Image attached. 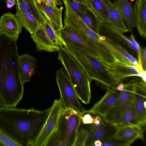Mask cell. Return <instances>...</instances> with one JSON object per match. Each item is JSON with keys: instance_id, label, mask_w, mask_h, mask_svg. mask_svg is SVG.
Segmentation results:
<instances>
[{"instance_id": "cell-1", "label": "cell", "mask_w": 146, "mask_h": 146, "mask_svg": "<svg viewBox=\"0 0 146 146\" xmlns=\"http://www.w3.org/2000/svg\"><path fill=\"white\" fill-rule=\"evenodd\" d=\"M51 110L0 107V127L20 146H33Z\"/></svg>"}, {"instance_id": "cell-2", "label": "cell", "mask_w": 146, "mask_h": 146, "mask_svg": "<svg viewBox=\"0 0 146 146\" xmlns=\"http://www.w3.org/2000/svg\"><path fill=\"white\" fill-rule=\"evenodd\" d=\"M17 40L0 33V98L3 107H16L23 97Z\"/></svg>"}, {"instance_id": "cell-3", "label": "cell", "mask_w": 146, "mask_h": 146, "mask_svg": "<svg viewBox=\"0 0 146 146\" xmlns=\"http://www.w3.org/2000/svg\"><path fill=\"white\" fill-rule=\"evenodd\" d=\"M63 47L80 64L91 81L106 89L115 88L120 83L112 75L109 66L86 49L69 44Z\"/></svg>"}, {"instance_id": "cell-4", "label": "cell", "mask_w": 146, "mask_h": 146, "mask_svg": "<svg viewBox=\"0 0 146 146\" xmlns=\"http://www.w3.org/2000/svg\"><path fill=\"white\" fill-rule=\"evenodd\" d=\"M58 52V58L62 64L78 98L84 104L90 103L91 98L90 80L86 71L63 46Z\"/></svg>"}, {"instance_id": "cell-5", "label": "cell", "mask_w": 146, "mask_h": 146, "mask_svg": "<svg viewBox=\"0 0 146 146\" xmlns=\"http://www.w3.org/2000/svg\"><path fill=\"white\" fill-rule=\"evenodd\" d=\"M80 115L69 108H63L56 128L63 146H73L76 137L82 124Z\"/></svg>"}, {"instance_id": "cell-6", "label": "cell", "mask_w": 146, "mask_h": 146, "mask_svg": "<svg viewBox=\"0 0 146 146\" xmlns=\"http://www.w3.org/2000/svg\"><path fill=\"white\" fill-rule=\"evenodd\" d=\"M71 28L88 42L98 52L101 60L108 66L116 62L110 50L100 39V35L91 29L81 18L76 20Z\"/></svg>"}, {"instance_id": "cell-7", "label": "cell", "mask_w": 146, "mask_h": 146, "mask_svg": "<svg viewBox=\"0 0 146 146\" xmlns=\"http://www.w3.org/2000/svg\"><path fill=\"white\" fill-rule=\"evenodd\" d=\"M56 80L59 89V99L63 108L73 109L80 115L85 113V110L79 102L75 91L63 68L56 71Z\"/></svg>"}, {"instance_id": "cell-8", "label": "cell", "mask_w": 146, "mask_h": 146, "mask_svg": "<svg viewBox=\"0 0 146 146\" xmlns=\"http://www.w3.org/2000/svg\"><path fill=\"white\" fill-rule=\"evenodd\" d=\"M136 81L133 79L124 84L114 105L103 117L107 123L113 125L127 107L132 99L137 89Z\"/></svg>"}, {"instance_id": "cell-9", "label": "cell", "mask_w": 146, "mask_h": 146, "mask_svg": "<svg viewBox=\"0 0 146 146\" xmlns=\"http://www.w3.org/2000/svg\"><path fill=\"white\" fill-rule=\"evenodd\" d=\"M44 124L33 146H44L49 136L56 129L63 107L59 100L55 99Z\"/></svg>"}, {"instance_id": "cell-10", "label": "cell", "mask_w": 146, "mask_h": 146, "mask_svg": "<svg viewBox=\"0 0 146 146\" xmlns=\"http://www.w3.org/2000/svg\"><path fill=\"white\" fill-rule=\"evenodd\" d=\"M116 129L115 127L107 123L104 119L99 125L92 124L88 130L85 146H94V141L97 140H100L102 142L112 140Z\"/></svg>"}, {"instance_id": "cell-11", "label": "cell", "mask_w": 146, "mask_h": 146, "mask_svg": "<svg viewBox=\"0 0 146 146\" xmlns=\"http://www.w3.org/2000/svg\"><path fill=\"white\" fill-rule=\"evenodd\" d=\"M120 93V91L115 88H108L102 98L88 110H85V113H88L103 117L114 105Z\"/></svg>"}, {"instance_id": "cell-12", "label": "cell", "mask_w": 146, "mask_h": 146, "mask_svg": "<svg viewBox=\"0 0 146 146\" xmlns=\"http://www.w3.org/2000/svg\"><path fill=\"white\" fill-rule=\"evenodd\" d=\"M102 41L110 50L116 62L142 68L139 65L137 60L120 43L106 37Z\"/></svg>"}, {"instance_id": "cell-13", "label": "cell", "mask_w": 146, "mask_h": 146, "mask_svg": "<svg viewBox=\"0 0 146 146\" xmlns=\"http://www.w3.org/2000/svg\"><path fill=\"white\" fill-rule=\"evenodd\" d=\"M59 32L66 45L69 44L84 48L93 56L102 61L98 52L88 42L73 30L67 26L64 25L63 28L59 31Z\"/></svg>"}, {"instance_id": "cell-14", "label": "cell", "mask_w": 146, "mask_h": 146, "mask_svg": "<svg viewBox=\"0 0 146 146\" xmlns=\"http://www.w3.org/2000/svg\"><path fill=\"white\" fill-rule=\"evenodd\" d=\"M40 10L45 16L46 20L56 31H59L63 27L62 15L64 7L59 8L54 5H48L42 0H35Z\"/></svg>"}, {"instance_id": "cell-15", "label": "cell", "mask_w": 146, "mask_h": 146, "mask_svg": "<svg viewBox=\"0 0 146 146\" xmlns=\"http://www.w3.org/2000/svg\"><path fill=\"white\" fill-rule=\"evenodd\" d=\"M23 28L15 15L9 12L4 13L0 19V33L12 40H17Z\"/></svg>"}, {"instance_id": "cell-16", "label": "cell", "mask_w": 146, "mask_h": 146, "mask_svg": "<svg viewBox=\"0 0 146 146\" xmlns=\"http://www.w3.org/2000/svg\"><path fill=\"white\" fill-rule=\"evenodd\" d=\"M137 89L134 95V100L136 112L141 126H145L146 123V82L142 80H136Z\"/></svg>"}, {"instance_id": "cell-17", "label": "cell", "mask_w": 146, "mask_h": 146, "mask_svg": "<svg viewBox=\"0 0 146 146\" xmlns=\"http://www.w3.org/2000/svg\"><path fill=\"white\" fill-rule=\"evenodd\" d=\"M113 139L131 144L137 139L144 140V130L143 128L134 126L119 127L117 128Z\"/></svg>"}, {"instance_id": "cell-18", "label": "cell", "mask_w": 146, "mask_h": 146, "mask_svg": "<svg viewBox=\"0 0 146 146\" xmlns=\"http://www.w3.org/2000/svg\"><path fill=\"white\" fill-rule=\"evenodd\" d=\"M36 60L32 56L24 54L19 56L18 64L21 79L23 85L30 81L35 70Z\"/></svg>"}, {"instance_id": "cell-19", "label": "cell", "mask_w": 146, "mask_h": 146, "mask_svg": "<svg viewBox=\"0 0 146 146\" xmlns=\"http://www.w3.org/2000/svg\"><path fill=\"white\" fill-rule=\"evenodd\" d=\"M109 68L112 75L119 83L126 77L137 76L139 72L144 70L142 67L128 65L116 62L110 66Z\"/></svg>"}, {"instance_id": "cell-20", "label": "cell", "mask_w": 146, "mask_h": 146, "mask_svg": "<svg viewBox=\"0 0 146 146\" xmlns=\"http://www.w3.org/2000/svg\"><path fill=\"white\" fill-rule=\"evenodd\" d=\"M100 35H102L120 43L123 44L133 50L129 38L116 30L109 24L102 23H96Z\"/></svg>"}, {"instance_id": "cell-21", "label": "cell", "mask_w": 146, "mask_h": 146, "mask_svg": "<svg viewBox=\"0 0 146 146\" xmlns=\"http://www.w3.org/2000/svg\"><path fill=\"white\" fill-rule=\"evenodd\" d=\"M133 8L135 27L141 36L146 39V0H136Z\"/></svg>"}, {"instance_id": "cell-22", "label": "cell", "mask_w": 146, "mask_h": 146, "mask_svg": "<svg viewBox=\"0 0 146 146\" xmlns=\"http://www.w3.org/2000/svg\"><path fill=\"white\" fill-rule=\"evenodd\" d=\"M31 38L35 44L38 51L44 50L48 52H58L60 48L52 43L44 27H39L34 33L31 34Z\"/></svg>"}, {"instance_id": "cell-23", "label": "cell", "mask_w": 146, "mask_h": 146, "mask_svg": "<svg viewBox=\"0 0 146 146\" xmlns=\"http://www.w3.org/2000/svg\"><path fill=\"white\" fill-rule=\"evenodd\" d=\"M107 10L109 18L108 24L123 33L129 31L117 8L111 0H101Z\"/></svg>"}, {"instance_id": "cell-24", "label": "cell", "mask_w": 146, "mask_h": 146, "mask_svg": "<svg viewBox=\"0 0 146 146\" xmlns=\"http://www.w3.org/2000/svg\"><path fill=\"white\" fill-rule=\"evenodd\" d=\"M113 125L116 128L130 125L143 128L136 112L133 97L127 107Z\"/></svg>"}, {"instance_id": "cell-25", "label": "cell", "mask_w": 146, "mask_h": 146, "mask_svg": "<svg viewBox=\"0 0 146 146\" xmlns=\"http://www.w3.org/2000/svg\"><path fill=\"white\" fill-rule=\"evenodd\" d=\"M84 2L85 6L92 15L95 23L109 24L108 12L101 0H84Z\"/></svg>"}, {"instance_id": "cell-26", "label": "cell", "mask_w": 146, "mask_h": 146, "mask_svg": "<svg viewBox=\"0 0 146 146\" xmlns=\"http://www.w3.org/2000/svg\"><path fill=\"white\" fill-rule=\"evenodd\" d=\"M16 8L28 12L35 18L39 27H44L46 18L35 0H16Z\"/></svg>"}, {"instance_id": "cell-27", "label": "cell", "mask_w": 146, "mask_h": 146, "mask_svg": "<svg viewBox=\"0 0 146 146\" xmlns=\"http://www.w3.org/2000/svg\"><path fill=\"white\" fill-rule=\"evenodd\" d=\"M121 16L126 23L128 29L131 32L135 27L133 8L128 0H113Z\"/></svg>"}, {"instance_id": "cell-28", "label": "cell", "mask_w": 146, "mask_h": 146, "mask_svg": "<svg viewBox=\"0 0 146 146\" xmlns=\"http://www.w3.org/2000/svg\"><path fill=\"white\" fill-rule=\"evenodd\" d=\"M15 15L20 26L25 28L31 35L34 33L39 27L34 17L29 13L20 10L16 8Z\"/></svg>"}, {"instance_id": "cell-29", "label": "cell", "mask_w": 146, "mask_h": 146, "mask_svg": "<svg viewBox=\"0 0 146 146\" xmlns=\"http://www.w3.org/2000/svg\"><path fill=\"white\" fill-rule=\"evenodd\" d=\"M44 27L47 36L53 44L60 47L65 46L59 31H55L46 20Z\"/></svg>"}, {"instance_id": "cell-30", "label": "cell", "mask_w": 146, "mask_h": 146, "mask_svg": "<svg viewBox=\"0 0 146 146\" xmlns=\"http://www.w3.org/2000/svg\"><path fill=\"white\" fill-rule=\"evenodd\" d=\"M88 133V130L87 129L83 127L80 128L76 137L73 146H85Z\"/></svg>"}, {"instance_id": "cell-31", "label": "cell", "mask_w": 146, "mask_h": 146, "mask_svg": "<svg viewBox=\"0 0 146 146\" xmlns=\"http://www.w3.org/2000/svg\"><path fill=\"white\" fill-rule=\"evenodd\" d=\"M72 9L79 15L88 11L84 5V0H65Z\"/></svg>"}, {"instance_id": "cell-32", "label": "cell", "mask_w": 146, "mask_h": 146, "mask_svg": "<svg viewBox=\"0 0 146 146\" xmlns=\"http://www.w3.org/2000/svg\"><path fill=\"white\" fill-rule=\"evenodd\" d=\"M80 16L84 22L91 29L100 35L94 18L88 11L83 13Z\"/></svg>"}, {"instance_id": "cell-33", "label": "cell", "mask_w": 146, "mask_h": 146, "mask_svg": "<svg viewBox=\"0 0 146 146\" xmlns=\"http://www.w3.org/2000/svg\"><path fill=\"white\" fill-rule=\"evenodd\" d=\"M0 146H20L9 137L0 127Z\"/></svg>"}, {"instance_id": "cell-34", "label": "cell", "mask_w": 146, "mask_h": 146, "mask_svg": "<svg viewBox=\"0 0 146 146\" xmlns=\"http://www.w3.org/2000/svg\"><path fill=\"white\" fill-rule=\"evenodd\" d=\"M131 46L133 51L135 52L137 54V61L139 65L142 67L141 64V48L140 45L136 40L135 36L132 33H131L129 37Z\"/></svg>"}, {"instance_id": "cell-35", "label": "cell", "mask_w": 146, "mask_h": 146, "mask_svg": "<svg viewBox=\"0 0 146 146\" xmlns=\"http://www.w3.org/2000/svg\"><path fill=\"white\" fill-rule=\"evenodd\" d=\"M48 146H63L59 140L56 129L49 136L44 145Z\"/></svg>"}, {"instance_id": "cell-36", "label": "cell", "mask_w": 146, "mask_h": 146, "mask_svg": "<svg viewBox=\"0 0 146 146\" xmlns=\"http://www.w3.org/2000/svg\"><path fill=\"white\" fill-rule=\"evenodd\" d=\"M102 146H129L131 144L121 141H114L111 140L106 141L102 142Z\"/></svg>"}, {"instance_id": "cell-37", "label": "cell", "mask_w": 146, "mask_h": 146, "mask_svg": "<svg viewBox=\"0 0 146 146\" xmlns=\"http://www.w3.org/2000/svg\"><path fill=\"white\" fill-rule=\"evenodd\" d=\"M80 117L82 123L84 124H92L94 123V118L90 113H85Z\"/></svg>"}, {"instance_id": "cell-38", "label": "cell", "mask_w": 146, "mask_h": 146, "mask_svg": "<svg viewBox=\"0 0 146 146\" xmlns=\"http://www.w3.org/2000/svg\"><path fill=\"white\" fill-rule=\"evenodd\" d=\"M141 64L143 69L146 71V48L145 47L141 49Z\"/></svg>"}, {"instance_id": "cell-39", "label": "cell", "mask_w": 146, "mask_h": 146, "mask_svg": "<svg viewBox=\"0 0 146 146\" xmlns=\"http://www.w3.org/2000/svg\"><path fill=\"white\" fill-rule=\"evenodd\" d=\"M6 7L8 9H11L17 4L15 0H6Z\"/></svg>"}, {"instance_id": "cell-40", "label": "cell", "mask_w": 146, "mask_h": 146, "mask_svg": "<svg viewBox=\"0 0 146 146\" xmlns=\"http://www.w3.org/2000/svg\"><path fill=\"white\" fill-rule=\"evenodd\" d=\"M48 5H54L57 4L58 0H42Z\"/></svg>"}, {"instance_id": "cell-41", "label": "cell", "mask_w": 146, "mask_h": 146, "mask_svg": "<svg viewBox=\"0 0 146 146\" xmlns=\"http://www.w3.org/2000/svg\"><path fill=\"white\" fill-rule=\"evenodd\" d=\"M102 143L99 140L95 141L94 143V145L95 146H102Z\"/></svg>"}, {"instance_id": "cell-42", "label": "cell", "mask_w": 146, "mask_h": 146, "mask_svg": "<svg viewBox=\"0 0 146 146\" xmlns=\"http://www.w3.org/2000/svg\"><path fill=\"white\" fill-rule=\"evenodd\" d=\"M3 106V105L2 103V102L0 99V107H2Z\"/></svg>"}, {"instance_id": "cell-43", "label": "cell", "mask_w": 146, "mask_h": 146, "mask_svg": "<svg viewBox=\"0 0 146 146\" xmlns=\"http://www.w3.org/2000/svg\"><path fill=\"white\" fill-rule=\"evenodd\" d=\"M129 0L131 1V2H132L134 1L135 0Z\"/></svg>"}]
</instances>
